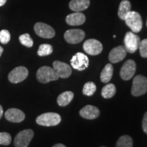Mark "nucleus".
Here are the masks:
<instances>
[{"instance_id": "nucleus-1", "label": "nucleus", "mask_w": 147, "mask_h": 147, "mask_svg": "<svg viewBox=\"0 0 147 147\" xmlns=\"http://www.w3.org/2000/svg\"><path fill=\"white\" fill-rule=\"evenodd\" d=\"M37 79L41 83H47L53 80H57L59 78V76L54 68L49 66L41 67L36 73Z\"/></svg>"}, {"instance_id": "nucleus-2", "label": "nucleus", "mask_w": 147, "mask_h": 147, "mask_svg": "<svg viewBox=\"0 0 147 147\" xmlns=\"http://www.w3.org/2000/svg\"><path fill=\"white\" fill-rule=\"evenodd\" d=\"M61 116L55 113H47L38 116L36 119V123L40 125L51 127L57 125L61 123Z\"/></svg>"}, {"instance_id": "nucleus-3", "label": "nucleus", "mask_w": 147, "mask_h": 147, "mask_svg": "<svg viewBox=\"0 0 147 147\" xmlns=\"http://www.w3.org/2000/svg\"><path fill=\"white\" fill-rule=\"evenodd\" d=\"M125 23L131 29L132 32L138 33L142 28V20L139 13L134 11H130L126 16Z\"/></svg>"}, {"instance_id": "nucleus-4", "label": "nucleus", "mask_w": 147, "mask_h": 147, "mask_svg": "<svg viewBox=\"0 0 147 147\" xmlns=\"http://www.w3.org/2000/svg\"><path fill=\"white\" fill-rule=\"evenodd\" d=\"M147 92V78L138 75L134 78L131 87V94L135 97L141 96Z\"/></svg>"}, {"instance_id": "nucleus-5", "label": "nucleus", "mask_w": 147, "mask_h": 147, "mask_svg": "<svg viewBox=\"0 0 147 147\" xmlns=\"http://www.w3.org/2000/svg\"><path fill=\"white\" fill-rule=\"evenodd\" d=\"M140 43V38L138 35L132 32L126 33L124 38V47L127 52L129 53H135L138 49Z\"/></svg>"}, {"instance_id": "nucleus-6", "label": "nucleus", "mask_w": 147, "mask_h": 147, "mask_svg": "<svg viewBox=\"0 0 147 147\" xmlns=\"http://www.w3.org/2000/svg\"><path fill=\"white\" fill-rule=\"evenodd\" d=\"M34 133L32 129H25L20 131L14 139L16 147H27L34 137Z\"/></svg>"}, {"instance_id": "nucleus-7", "label": "nucleus", "mask_w": 147, "mask_h": 147, "mask_svg": "<svg viewBox=\"0 0 147 147\" xmlns=\"http://www.w3.org/2000/svg\"><path fill=\"white\" fill-rule=\"evenodd\" d=\"M70 63L74 69L83 71L89 67V60L87 55L82 53H78L72 57Z\"/></svg>"}, {"instance_id": "nucleus-8", "label": "nucleus", "mask_w": 147, "mask_h": 147, "mask_svg": "<svg viewBox=\"0 0 147 147\" xmlns=\"http://www.w3.org/2000/svg\"><path fill=\"white\" fill-rule=\"evenodd\" d=\"M29 74L28 69L23 66L16 67L12 69L8 74V80L12 83H18L27 78Z\"/></svg>"}, {"instance_id": "nucleus-9", "label": "nucleus", "mask_w": 147, "mask_h": 147, "mask_svg": "<svg viewBox=\"0 0 147 147\" xmlns=\"http://www.w3.org/2000/svg\"><path fill=\"white\" fill-rule=\"evenodd\" d=\"M34 31L38 36L47 39L53 38L55 35V32L52 27L40 22L34 25Z\"/></svg>"}, {"instance_id": "nucleus-10", "label": "nucleus", "mask_w": 147, "mask_h": 147, "mask_svg": "<svg viewBox=\"0 0 147 147\" xmlns=\"http://www.w3.org/2000/svg\"><path fill=\"white\" fill-rule=\"evenodd\" d=\"M83 49L87 54L90 55H97L102 53L103 46L98 40L89 39L84 42Z\"/></svg>"}, {"instance_id": "nucleus-11", "label": "nucleus", "mask_w": 147, "mask_h": 147, "mask_svg": "<svg viewBox=\"0 0 147 147\" xmlns=\"http://www.w3.org/2000/svg\"><path fill=\"white\" fill-rule=\"evenodd\" d=\"M85 37V34L81 29H69L64 34V38L69 44H78L81 42Z\"/></svg>"}, {"instance_id": "nucleus-12", "label": "nucleus", "mask_w": 147, "mask_h": 147, "mask_svg": "<svg viewBox=\"0 0 147 147\" xmlns=\"http://www.w3.org/2000/svg\"><path fill=\"white\" fill-rule=\"evenodd\" d=\"M136 70V64L134 60H127L123 65L120 71L121 78L124 80H130L135 74Z\"/></svg>"}, {"instance_id": "nucleus-13", "label": "nucleus", "mask_w": 147, "mask_h": 147, "mask_svg": "<svg viewBox=\"0 0 147 147\" xmlns=\"http://www.w3.org/2000/svg\"><path fill=\"white\" fill-rule=\"evenodd\" d=\"M53 65V68L57 74L59 78H67L71 76V68L68 64L59 61H55Z\"/></svg>"}, {"instance_id": "nucleus-14", "label": "nucleus", "mask_w": 147, "mask_h": 147, "mask_svg": "<svg viewBox=\"0 0 147 147\" xmlns=\"http://www.w3.org/2000/svg\"><path fill=\"white\" fill-rule=\"evenodd\" d=\"M127 55V51L124 46H119L110 51L108 59L111 63H116L123 60Z\"/></svg>"}, {"instance_id": "nucleus-15", "label": "nucleus", "mask_w": 147, "mask_h": 147, "mask_svg": "<svg viewBox=\"0 0 147 147\" xmlns=\"http://www.w3.org/2000/svg\"><path fill=\"white\" fill-rule=\"evenodd\" d=\"M5 117L10 122L20 123L25 119V115L21 110L17 108H10L5 112Z\"/></svg>"}, {"instance_id": "nucleus-16", "label": "nucleus", "mask_w": 147, "mask_h": 147, "mask_svg": "<svg viewBox=\"0 0 147 147\" xmlns=\"http://www.w3.org/2000/svg\"><path fill=\"white\" fill-rule=\"evenodd\" d=\"M100 110L95 106L87 105L80 110V115L86 119H95L100 116Z\"/></svg>"}, {"instance_id": "nucleus-17", "label": "nucleus", "mask_w": 147, "mask_h": 147, "mask_svg": "<svg viewBox=\"0 0 147 147\" xmlns=\"http://www.w3.org/2000/svg\"><path fill=\"white\" fill-rule=\"evenodd\" d=\"M66 23L71 26L81 25L86 21V17L84 14L80 12H76L66 16Z\"/></svg>"}, {"instance_id": "nucleus-18", "label": "nucleus", "mask_w": 147, "mask_h": 147, "mask_svg": "<svg viewBox=\"0 0 147 147\" xmlns=\"http://www.w3.org/2000/svg\"><path fill=\"white\" fill-rule=\"evenodd\" d=\"M90 0H71L69 2V8L75 12H80L89 8Z\"/></svg>"}, {"instance_id": "nucleus-19", "label": "nucleus", "mask_w": 147, "mask_h": 147, "mask_svg": "<svg viewBox=\"0 0 147 147\" xmlns=\"http://www.w3.org/2000/svg\"><path fill=\"white\" fill-rule=\"evenodd\" d=\"M131 11V3L128 0H123L120 3L118 11V16L121 20L125 21L126 16Z\"/></svg>"}, {"instance_id": "nucleus-20", "label": "nucleus", "mask_w": 147, "mask_h": 147, "mask_svg": "<svg viewBox=\"0 0 147 147\" xmlns=\"http://www.w3.org/2000/svg\"><path fill=\"white\" fill-rule=\"evenodd\" d=\"M74 98V93L71 91H65L61 93L57 97V104L60 106L68 105Z\"/></svg>"}, {"instance_id": "nucleus-21", "label": "nucleus", "mask_w": 147, "mask_h": 147, "mask_svg": "<svg viewBox=\"0 0 147 147\" xmlns=\"http://www.w3.org/2000/svg\"><path fill=\"white\" fill-rule=\"evenodd\" d=\"M113 75V66L110 63L106 65L101 72V81L104 83H108L111 80Z\"/></svg>"}, {"instance_id": "nucleus-22", "label": "nucleus", "mask_w": 147, "mask_h": 147, "mask_svg": "<svg viewBox=\"0 0 147 147\" xmlns=\"http://www.w3.org/2000/svg\"><path fill=\"white\" fill-rule=\"evenodd\" d=\"M116 93V87L113 84H108L103 87L102 95L104 98L109 99L113 97Z\"/></svg>"}, {"instance_id": "nucleus-23", "label": "nucleus", "mask_w": 147, "mask_h": 147, "mask_svg": "<svg viewBox=\"0 0 147 147\" xmlns=\"http://www.w3.org/2000/svg\"><path fill=\"white\" fill-rule=\"evenodd\" d=\"M117 147H133V140L129 136H123L117 142Z\"/></svg>"}, {"instance_id": "nucleus-24", "label": "nucleus", "mask_w": 147, "mask_h": 147, "mask_svg": "<svg viewBox=\"0 0 147 147\" xmlns=\"http://www.w3.org/2000/svg\"><path fill=\"white\" fill-rule=\"evenodd\" d=\"M95 91H96V85L93 82H88L85 83L83 89H82V93L87 96L93 95L95 93Z\"/></svg>"}, {"instance_id": "nucleus-25", "label": "nucleus", "mask_w": 147, "mask_h": 147, "mask_svg": "<svg viewBox=\"0 0 147 147\" xmlns=\"http://www.w3.org/2000/svg\"><path fill=\"white\" fill-rule=\"evenodd\" d=\"M53 47L51 45L43 44V45H41L40 46L38 51V55L40 57L47 56V55H51L53 53Z\"/></svg>"}, {"instance_id": "nucleus-26", "label": "nucleus", "mask_w": 147, "mask_h": 147, "mask_svg": "<svg viewBox=\"0 0 147 147\" xmlns=\"http://www.w3.org/2000/svg\"><path fill=\"white\" fill-rule=\"evenodd\" d=\"M19 41L25 47L30 48L34 45V41L28 34H25L19 36Z\"/></svg>"}, {"instance_id": "nucleus-27", "label": "nucleus", "mask_w": 147, "mask_h": 147, "mask_svg": "<svg viewBox=\"0 0 147 147\" xmlns=\"http://www.w3.org/2000/svg\"><path fill=\"white\" fill-rule=\"evenodd\" d=\"M12 141V138L10 134L7 132H1L0 133V144L2 145H9Z\"/></svg>"}, {"instance_id": "nucleus-28", "label": "nucleus", "mask_w": 147, "mask_h": 147, "mask_svg": "<svg viewBox=\"0 0 147 147\" xmlns=\"http://www.w3.org/2000/svg\"><path fill=\"white\" fill-rule=\"evenodd\" d=\"M10 40V34L6 29H3L0 32V42L3 45L8 44Z\"/></svg>"}, {"instance_id": "nucleus-29", "label": "nucleus", "mask_w": 147, "mask_h": 147, "mask_svg": "<svg viewBox=\"0 0 147 147\" xmlns=\"http://www.w3.org/2000/svg\"><path fill=\"white\" fill-rule=\"evenodd\" d=\"M138 49L141 57L143 58H147V39L140 41Z\"/></svg>"}, {"instance_id": "nucleus-30", "label": "nucleus", "mask_w": 147, "mask_h": 147, "mask_svg": "<svg viewBox=\"0 0 147 147\" xmlns=\"http://www.w3.org/2000/svg\"><path fill=\"white\" fill-rule=\"evenodd\" d=\"M142 129L143 131L147 134V112L144 114L142 120Z\"/></svg>"}, {"instance_id": "nucleus-31", "label": "nucleus", "mask_w": 147, "mask_h": 147, "mask_svg": "<svg viewBox=\"0 0 147 147\" xmlns=\"http://www.w3.org/2000/svg\"><path fill=\"white\" fill-rule=\"evenodd\" d=\"M3 108H2V106L0 105V119L2 117V115H3Z\"/></svg>"}, {"instance_id": "nucleus-32", "label": "nucleus", "mask_w": 147, "mask_h": 147, "mask_svg": "<svg viewBox=\"0 0 147 147\" xmlns=\"http://www.w3.org/2000/svg\"><path fill=\"white\" fill-rule=\"evenodd\" d=\"M53 147H66V146L63 144H57L54 145Z\"/></svg>"}, {"instance_id": "nucleus-33", "label": "nucleus", "mask_w": 147, "mask_h": 147, "mask_svg": "<svg viewBox=\"0 0 147 147\" xmlns=\"http://www.w3.org/2000/svg\"><path fill=\"white\" fill-rule=\"evenodd\" d=\"M7 0H0V6H3L6 3Z\"/></svg>"}, {"instance_id": "nucleus-34", "label": "nucleus", "mask_w": 147, "mask_h": 147, "mask_svg": "<svg viewBox=\"0 0 147 147\" xmlns=\"http://www.w3.org/2000/svg\"><path fill=\"white\" fill-rule=\"evenodd\" d=\"M3 51V49L1 47H0V57H1V55H2Z\"/></svg>"}, {"instance_id": "nucleus-35", "label": "nucleus", "mask_w": 147, "mask_h": 147, "mask_svg": "<svg viewBox=\"0 0 147 147\" xmlns=\"http://www.w3.org/2000/svg\"><path fill=\"white\" fill-rule=\"evenodd\" d=\"M146 27H147V21H146Z\"/></svg>"}, {"instance_id": "nucleus-36", "label": "nucleus", "mask_w": 147, "mask_h": 147, "mask_svg": "<svg viewBox=\"0 0 147 147\" xmlns=\"http://www.w3.org/2000/svg\"><path fill=\"white\" fill-rule=\"evenodd\" d=\"M102 147H106V146H102Z\"/></svg>"}]
</instances>
